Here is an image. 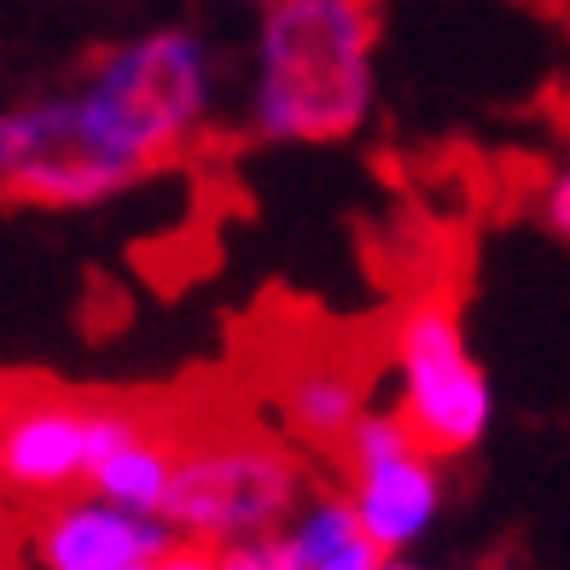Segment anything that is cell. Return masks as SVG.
Instances as JSON below:
<instances>
[{
	"instance_id": "1",
	"label": "cell",
	"mask_w": 570,
	"mask_h": 570,
	"mask_svg": "<svg viewBox=\"0 0 570 570\" xmlns=\"http://www.w3.org/2000/svg\"><path fill=\"white\" fill-rule=\"evenodd\" d=\"M216 106V41L198 23H151L0 111V187L30 210H99L193 151Z\"/></svg>"
},
{
	"instance_id": "2",
	"label": "cell",
	"mask_w": 570,
	"mask_h": 570,
	"mask_svg": "<svg viewBox=\"0 0 570 570\" xmlns=\"http://www.w3.org/2000/svg\"><path fill=\"white\" fill-rule=\"evenodd\" d=\"M379 111V0H279L256 12L245 135L344 146Z\"/></svg>"
},
{
	"instance_id": "3",
	"label": "cell",
	"mask_w": 570,
	"mask_h": 570,
	"mask_svg": "<svg viewBox=\"0 0 570 570\" xmlns=\"http://www.w3.org/2000/svg\"><path fill=\"white\" fill-rule=\"evenodd\" d=\"M303 501V465L279 436L256 425L180 431L175 489L164 507V524L180 541L233 548V541L285 530Z\"/></svg>"
},
{
	"instance_id": "4",
	"label": "cell",
	"mask_w": 570,
	"mask_h": 570,
	"mask_svg": "<svg viewBox=\"0 0 570 570\" xmlns=\"http://www.w3.org/2000/svg\"><path fill=\"white\" fill-rule=\"evenodd\" d=\"M391 373L396 413L436 460L472 454L495 425V384L465 344L460 308L449 292H413L391 321Z\"/></svg>"
},
{
	"instance_id": "5",
	"label": "cell",
	"mask_w": 570,
	"mask_h": 570,
	"mask_svg": "<svg viewBox=\"0 0 570 570\" xmlns=\"http://www.w3.org/2000/svg\"><path fill=\"white\" fill-rule=\"evenodd\" d=\"M151 413L111 396H76L53 384H12L0 420V483L23 507H47L82 495L94 465L117 443H128Z\"/></svg>"
},
{
	"instance_id": "6",
	"label": "cell",
	"mask_w": 570,
	"mask_h": 570,
	"mask_svg": "<svg viewBox=\"0 0 570 570\" xmlns=\"http://www.w3.org/2000/svg\"><path fill=\"white\" fill-rule=\"evenodd\" d=\"M344 495L384 553H407L443 512V460H436L396 407H373L338 449Z\"/></svg>"
},
{
	"instance_id": "7",
	"label": "cell",
	"mask_w": 570,
	"mask_h": 570,
	"mask_svg": "<svg viewBox=\"0 0 570 570\" xmlns=\"http://www.w3.org/2000/svg\"><path fill=\"white\" fill-rule=\"evenodd\" d=\"M175 541L180 535L164 518L128 512L106 495H94V489L47 501L23 518L30 570H135V564H158Z\"/></svg>"
},
{
	"instance_id": "8",
	"label": "cell",
	"mask_w": 570,
	"mask_h": 570,
	"mask_svg": "<svg viewBox=\"0 0 570 570\" xmlns=\"http://www.w3.org/2000/svg\"><path fill=\"white\" fill-rule=\"evenodd\" d=\"M274 407H279V425L292 443L338 454L350 443V431L373 413L367 407V373H361V361H350L344 350L297 355L279 379Z\"/></svg>"
},
{
	"instance_id": "9",
	"label": "cell",
	"mask_w": 570,
	"mask_h": 570,
	"mask_svg": "<svg viewBox=\"0 0 570 570\" xmlns=\"http://www.w3.org/2000/svg\"><path fill=\"white\" fill-rule=\"evenodd\" d=\"M175 460H180V431H164L158 420H146L128 443H117L106 460L94 465L88 489L106 495L128 512H146V518H164L169 507V489H175Z\"/></svg>"
},
{
	"instance_id": "10",
	"label": "cell",
	"mask_w": 570,
	"mask_h": 570,
	"mask_svg": "<svg viewBox=\"0 0 570 570\" xmlns=\"http://www.w3.org/2000/svg\"><path fill=\"white\" fill-rule=\"evenodd\" d=\"M222 570H308L297 541L285 530H268V535H250V541H233L222 548Z\"/></svg>"
},
{
	"instance_id": "11",
	"label": "cell",
	"mask_w": 570,
	"mask_h": 570,
	"mask_svg": "<svg viewBox=\"0 0 570 570\" xmlns=\"http://www.w3.org/2000/svg\"><path fill=\"white\" fill-rule=\"evenodd\" d=\"M541 222H548L553 239L570 245V140H564V151H559L553 175L541 180Z\"/></svg>"
},
{
	"instance_id": "12",
	"label": "cell",
	"mask_w": 570,
	"mask_h": 570,
	"mask_svg": "<svg viewBox=\"0 0 570 570\" xmlns=\"http://www.w3.org/2000/svg\"><path fill=\"white\" fill-rule=\"evenodd\" d=\"M158 570H222V548H204V541H175L158 559Z\"/></svg>"
},
{
	"instance_id": "13",
	"label": "cell",
	"mask_w": 570,
	"mask_h": 570,
	"mask_svg": "<svg viewBox=\"0 0 570 570\" xmlns=\"http://www.w3.org/2000/svg\"><path fill=\"white\" fill-rule=\"evenodd\" d=\"M222 7H245V12H268V7H279V0H222Z\"/></svg>"
},
{
	"instance_id": "14",
	"label": "cell",
	"mask_w": 570,
	"mask_h": 570,
	"mask_svg": "<svg viewBox=\"0 0 570 570\" xmlns=\"http://www.w3.org/2000/svg\"><path fill=\"white\" fill-rule=\"evenodd\" d=\"M384 570H420V564H407V559H384Z\"/></svg>"
},
{
	"instance_id": "15",
	"label": "cell",
	"mask_w": 570,
	"mask_h": 570,
	"mask_svg": "<svg viewBox=\"0 0 570 570\" xmlns=\"http://www.w3.org/2000/svg\"><path fill=\"white\" fill-rule=\"evenodd\" d=\"M135 570H158V564H135Z\"/></svg>"
}]
</instances>
